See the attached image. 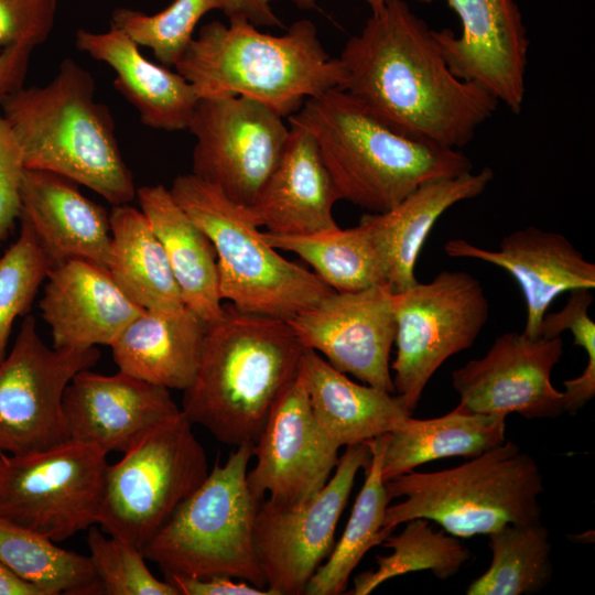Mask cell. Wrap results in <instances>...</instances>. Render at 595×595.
<instances>
[{
	"label": "cell",
	"instance_id": "6da1fadb",
	"mask_svg": "<svg viewBox=\"0 0 595 595\" xmlns=\"http://www.w3.org/2000/svg\"><path fill=\"white\" fill-rule=\"evenodd\" d=\"M338 61V87L396 132L457 149L496 111L498 101L456 77L434 30L404 0H382Z\"/></svg>",
	"mask_w": 595,
	"mask_h": 595
},
{
	"label": "cell",
	"instance_id": "7a4b0ae2",
	"mask_svg": "<svg viewBox=\"0 0 595 595\" xmlns=\"http://www.w3.org/2000/svg\"><path fill=\"white\" fill-rule=\"evenodd\" d=\"M304 350L288 321L224 304L220 317L207 323L181 410L224 444H255Z\"/></svg>",
	"mask_w": 595,
	"mask_h": 595
},
{
	"label": "cell",
	"instance_id": "3957f363",
	"mask_svg": "<svg viewBox=\"0 0 595 595\" xmlns=\"http://www.w3.org/2000/svg\"><path fill=\"white\" fill-rule=\"evenodd\" d=\"M288 120L313 136L340 199L371 213L391 209L425 182L473 167L457 149L396 132L337 87L307 98Z\"/></svg>",
	"mask_w": 595,
	"mask_h": 595
},
{
	"label": "cell",
	"instance_id": "277c9868",
	"mask_svg": "<svg viewBox=\"0 0 595 595\" xmlns=\"http://www.w3.org/2000/svg\"><path fill=\"white\" fill-rule=\"evenodd\" d=\"M174 67L199 98L245 96L283 118L298 112L307 98L338 88L344 75L307 19L295 21L281 35L260 32L242 18L229 19L228 25L212 21L199 29Z\"/></svg>",
	"mask_w": 595,
	"mask_h": 595
},
{
	"label": "cell",
	"instance_id": "5b68a950",
	"mask_svg": "<svg viewBox=\"0 0 595 595\" xmlns=\"http://www.w3.org/2000/svg\"><path fill=\"white\" fill-rule=\"evenodd\" d=\"M91 74L65 58L44 86L21 87L1 110L22 148L26 169L48 171L93 190L113 205L137 188L110 110L95 97Z\"/></svg>",
	"mask_w": 595,
	"mask_h": 595
},
{
	"label": "cell",
	"instance_id": "8992f818",
	"mask_svg": "<svg viewBox=\"0 0 595 595\" xmlns=\"http://www.w3.org/2000/svg\"><path fill=\"white\" fill-rule=\"evenodd\" d=\"M391 500L383 527L415 518L439 523L457 538L489 534L506 524L541 522L543 476L536 459L505 441L456 467L411 470L386 482Z\"/></svg>",
	"mask_w": 595,
	"mask_h": 595
},
{
	"label": "cell",
	"instance_id": "52a82bcc",
	"mask_svg": "<svg viewBox=\"0 0 595 595\" xmlns=\"http://www.w3.org/2000/svg\"><path fill=\"white\" fill-rule=\"evenodd\" d=\"M252 443L216 461L188 496L143 547L145 559L164 574L194 578L224 576L268 589L253 539L260 500L247 482Z\"/></svg>",
	"mask_w": 595,
	"mask_h": 595
},
{
	"label": "cell",
	"instance_id": "ba28073f",
	"mask_svg": "<svg viewBox=\"0 0 595 595\" xmlns=\"http://www.w3.org/2000/svg\"><path fill=\"white\" fill-rule=\"evenodd\" d=\"M170 192L210 239L220 296L239 311L289 321L334 291L282 257L263 239L247 207L218 187L191 172L175 177Z\"/></svg>",
	"mask_w": 595,
	"mask_h": 595
},
{
	"label": "cell",
	"instance_id": "9c48e42d",
	"mask_svg": "<svg viewBox=\"0 0 595 595\" xmlns=\"http://www.w3.org/2000/svg\"><path fill=\"white\" fill-rule=\"evenodd\" d=\"M193 423L180 410L147 430L107 465L97 523L142 551L174 510L207 478Z\"/></svg>",
	"mask_w": 595,
	"mask_h": 595
},
{
	"label": "cell",
	"instance_id": "30bf717a",
	"mask_svg": "<svg viewBox=\"0 0 595 595\" xmlns=\"http://www.w3.org/2000/svg\"><path fill=\"white\" fill-rule=\"evenodd\" d=\"M107 452L68 439L25 454H0V517L62 542L97 523Z\"/></svg>",
	"mask_w": 595,
	"mask_h": 595
},
{
	"label": "cell",
	"instance_id": "8fae6325",
	"mask_svg": "<svg viewBox=\"0 0 595 595\" xmlns=\"http://www.w3.org/2000/svg\"><path fill=\"white\" fill-rule=\"evenodd\" d=\"M397 355L394 391L409 413L436 370L473 346L489 315L479 281L464 271H442L428 283L392 294Z\"/></svg>",
	"mask_w": 595,
	"mask_h": 595
},
{
	"label": "cell",
	"instance_id": "7c38bea8",
	"mask_svg": "<svg viewBox=\"0 0 595 595\" xmlns=\"http://www.w3.org/2000/svg\"><path fill=\"white\" fill-rule=\"evenodd\" d=\"M370 459L368 443L346 446L333 476L312 496L296 501L262 499L253 539L267 588L273 595H302L334 548L338 519L356 475Z\"/></svg>",
	"mask_w": 595,
	"mask_h": 595
},
{
	"label": "cell",
	"instance_id": "4fadbf2b",
	"mask_svg": "<svg viewBox=\"0 0 595 595\" xmlns=\"http://www.w3.org/2000/svg\"><path fill=\"white\" fill-rule=\"evenodd\" d=\"M100 358L97 347L50 348L25 315L0 363V454H25L68 440L63 396L73 377Z\"/></svg>",
	"mask_w": 595,
	"mask_h": 595
},
{
	"label": "cell",
	"instance_id": "5bb4252c",
	"mask_svg": "<svg viewBox=\"0 0 595 595\" xmlns=\"http://www.w3.org/2000/svg\"><path fill=\"white\" fill-rule=\"evenodd\" d=\"M192 173L250 207L277 166L289 137L283 117L245 96L199 98L188 128Z\"/></svg>",
	"mask_w": 595,
	"mask_h": 595
},
{
	"label": "cell",
	"instance_id": "9a60e30c",
	"mask_svg": "<svg viewBox=\"0 0 595 595\" xmlns=\"http://www.w3.org/2000/svg\"><path fill=\"white\" fill-rule=\"evenodd\" d=\"M388 285L333 291L288 322L305 348L325 356L337 370L393 393L390 353L397 323Z\"/></svg>",
	"mask_w": 595,
	"mask_h": 595
},
{
	"label": "cell",
	"instance_id": "2e32d148",
	"mask_svg": "<svg viewBox=\"0 0 595 595\" xmlns=\"http://www.w3.org/2000/svg\"><path fill=\"white\" fill-rule=\"evenodd\" d=\"M563 351L561 336L531 338L507 332L484 357L454 370L452 386L472 412L555 418L564 413L563 393L552 385L551 372Z\"/></svg>",
	"mask_w": 595,
	"mask_h": 595
},
{
	"label": "cell",
	"instance_id": "e0dca14e",
	"mask_svg": "<svg viewBox=\"0 0 595 595\" xmlns=\"http://www.w3.org/2000/svg\"><path fill=\"white\" fill-rule=\"evenodd\" d=\"M430 3L435 0H418ZM462 33L434 30L451 72L476 84L513 113L522 109L529 40L515 0H445Z\"/></svg>",
	"mask_w": 595,
	"mask_h": 595
},
{
	"label": "cell",
	"instance_id": "ac0fdd59",
	"mask_svg": "<svg viewBox=\"0 0 595 595\" xmlns=\"http://www.w3.org/2000/svg\"><path fill=\"white\" fill-rule=\"evenodd\" d=\"M338 450L317 423L298 370L253 444L257 463L247 472L249 488L260 501L266 494L279 501L307 498L332 476Z\"/></svg>",
	"mask_w": 595,
	"mask_h": 595
},
{
	"label": "cell",
	"instance_id": "d6986e66",
	"mask_svg": "<svg viewBox=\"0 0 595 595\" xmlns=\"http://www.w3.org/2000/svg\"><path fill=\"white\" fill-rule=\"evenodd\" d=\"M181 409L167 388L129 374L77 372L63 396L68 439L126 452L147 430Z\"/></svg>",
	"mask_w": 595,
	"mask_h": 595
},
{
	"label": "cell",
	"instance_id": "ffe728a7",
	"mask_svg": "<svg viewBox=\"0 0 595 595\" xmlns=\"http://www.w3.org/2000/svg\"><path fill=\"white\" fill-rule=\"evenodd\" d=\"M452 258H470L505 269L521 289L527 309L523 334L538 337L551 303L566 291L595 288V264L562 234L529 226L502 238L497 250L464 239L444 246Z\"/></svg>",
	"mask_w": 595,
	"mask_h": 595
},
{
	"label": "cell",
	"instance_id": "44dd1931",
	"mask_svg": "<svg viewBox=\"0 0 595 595\" xmlns=\"http://www.w3.org/2000/svg\"><path fill=\"white\" fill-rule=\"evenodd\" d=\"M39 302L54 348L110 346L144 309L116 283L107 268L74 259L53 268Z\"/></svg>",
	"mask_w": 595,
	"mask_h": 595
},
{
	"label": "cell",
	"instance_id": "7402d4cb",
	"mask_svg": "<svg viewBox=\"0 0 595 595\" xmlns=\"http://www.w3.org/2000/svg\"><path fill=\"white\" fill-rule=\"evenodd\" d=\"M19 220L31 227L52 269L74 259L108 269L112 250L109 213L82 194L77 183L26 169Z\"/></svg>",
	"mask_w": 595,
	"mask_h": 595
},
{
	"label": "cell",
	"instance_id": "603a6c76",
	"mask_svg": "<svg viewBox=\"0 0 595 595\" xmlns=\"http://www.w3.org/2000/svg\"><path fill=\"white\" fill-rule=\"evenodd\" d=\"M283 153L247 207L251 220L268 232L303 236L337 228L333 215L340 199L313 136L302 126L289 122Z\"/></svg>",
	"mask_w": 595,
	"mask_h": 595
},
{
	"label": "cell",
	"instance_id": "cb8c5ba5",
	"mask_svg": "<svg viewBox=\"0 0 595 595\" xmlns=\"http://www.w3.org/2000/svg\"><path fill=\"white\" fill-rule=\"evenodd\" d=\"M494 178L490 167L477 173L432 180L421 184L383 213L364 215L359 223L369 231L387 269L392 293L415 285V264L436 220L453 205L480 195Z\"/></svg>",
	"mask_w": 595,
	"mask_h": 595
},
{
	"label": "cell",
	"instance_id": "d4e9b609",
	"mask_svg": "<svg viewBox=\"0 0 595 595\" xmlns=\"http://www.w3.org/2000/svg\"><path fill=\"white\" fill-rule=\"evenodd\" d=\"M75 44L115 71L116 89L138 110L144 126L165 131L188 128L199 99L194 86L177 72L149 61L122 30L79 29Z\"/></svg>",
	"mask_w": 595,
	"mask_h": 595
},
{
	"label": "cell",
	"instance_id": "484cf974",
	"mask_svg": "<svg viewBox=\"0 0 595 595\" xmlns=\"http://www.w3.org/2000/svg\"><path fill=\"white\" fill-rule=\"evenodd\" d=\"M206 327L186 306L143 310L110 345L113 361L122 372L184 391L195 378Z\"/></svg>",
	"mask_w": 595,
	"mask_h": 595
},
{
	"label": "cell",
	"instance_id": "4316f807",
	"mask_svg": "<svg viewBox=\"0 0 595 595\" xmlns=\"http://www.w3.org/2000/svg\"><path fill=\"white\" fill-rule=\"evenodd\" d=\"M299 372L317 423L338 447L389 433L411 415L398 396L354 382L313 349L305 348Z\"/></svg>",
	"mask_w": 595,
	"mask_h": 595
},
{
	"label": "cell",
	"instance_id": "83f0119b",
	"mask_svg": "<svg viewBox=\"0 0 595 595\" xmlns=\"http://www.w3.org/2000/svg\"><path fill=\"white\" fill-rule=\"evenodd\" d=\"M136 197L165 250L185 306L206 323L219 318L224 304L210 239L163 185L141 186Z\"/></svg>",
	"mask_w": 595,
	"mask_h": 595
},
{
	"label": "cell",
	"instance_id": "f1b7e54d",
	"mask_svg": "<svg viewBox=\"0 0 595 595\" xmlns=\"http://www.w3.org/2000/svg\"><path fill=\"white\" fill-rule=\"evenodd\" d=\"M506 415L472 412L461 403L434 419L411 415L386 434L381 473L385 482L436 459L474 457L506 441Z\"/></svg>",
	"mask_w": 595,
	"mask_h": 595
},
{
	"label": "cell",
	"instance_id": "f546056e",
	"mask_svg": "<svg viewBox=\"0 0 595 595\" xmlns=\"http://www.w3.org/2000/svg\"><path fill=\"white\" fill-rule=\"evenodd\" d=\"M109 224L112 250L108 271L120 289L144 310L184 307L165 250L141 209L113 205Z\"/></svg>",
	"mask_w": 595,
	"mask_h": 595
},
{
	"label": "cell",
	"instance_id": "4dcf8cb0",
	"mask_svg": "<svg viewBox=\"0 0 595 595\" xmlns=\"http://www.w3.org/2000/svg\"><path fill=\"white\" fill-rule=\"evenodd\" d=\"M386 434L367 442L370 459L365 468L366 478L346 528L325 564H322L309 581L304 594L344 593L350 574L364 555L393 532L383 527L386 510L391 501L381 473Z\"/></svg>",
	"mask_w": 595,
	"mask_h": 595
},
{
	"label": "cell",
	"instance_id": "1f68e13d",
	"mask_svg": "<svg viewBox=\"0 0 595 595\" xmlns=\"http://www.w3.org/2000/svg\"><path fill=\"white\" fill-rule=\"evenodd\" d=\"M273 248L294 252L336 292L388 285L385 261L363 224L303 236L262 232Z\"/></svg>",
	"mask_w": 595,
	"mask_h": 595
},
{
	"label": "cell",
	"instance_id": "d6a6232c",
	"mask_svg": "<svg viewBox=\"0 0 595 595\" xmlns=\"http://www.w3.org/2000/svg\"><path fill=\"white\" fill-rule=\"evenodd\" d=\"M0 561L45 595H96L99 585L88 555L0 517Z\"/></svg>",
	"mask_w": 595,
	"mask_h": 595
},
{
	"label": "cell",
	"instance_id": "836d02e7",
	"mask_svg": "<svg viewBox=\"0 0 595 595\" xmlns=\"http://www.w3.org/2000/svg\"><path fill=\"white\" fill-rule=\"evenodd\" d=\"M487 536L491 562L467 595H531L547 587L553 573L552 544L542 522L506 524Z\"/></svg>",
	"mask_w": 595,
	"mask_h": 595
},
{
	"label": "cell",
	"instance_id": "e575fe53",
	"mask_svg": "<svg viewBox=\"0 0 595 595\" xmlns=\"http://www.w3.org/2000/svg\"><path fill=\"white\" fill-rule=\"evenodd\" d=\"M404 523L400 533H391L381 543L392 552L376 558V570L355 576L350 594L367 595L383 582L411 572L430 571L447 580L470 559V551L457 537L434 530L429 520L415 518Z\"/></svg>",
	"mask_w": 595,
	"mask_h": 595
},
{
	"label": "cell",
	"instance_id": "d590c367",
	"mask_svg": "<svg viewBox=\"0 0 595 595\" xmlns=\"http://www.w3.org/2000/svg\"><path fill=\"white\" fill-rule=\"evenodd\" d=\"M224 0H173L154 14L118 8L111 26L122 30L139 46L150 48L164 66H174L193 40L198 21L212 10H223Z\"/></svg>",
	"mask_w": 595,
	"mask_h": 595
},
{
	"label": "cell",
	"instance_id": "8d00e7d4",
	"mask_svg": "<svg viewBox=\"0 0 595 595\" xmlns=\"http://www.w3.org/2000/svg\"><path fill=\"white\" fill-rule=\"evenodd\" d=\"M20 223L19 237L0 256V363L15 320L28 315L52 269L31 227Z\"/></svg>",
	"mask_w": 595,
	"mask_h": 595
},
{
	"label": "cell",
	"instance_id": "74e56055",
	"mask_svg": "<svg viewBox=\"0 0 595 595\" xmlns=\"http://www.w3.org/2000/svg\"><path fill=\"white\" fill-rule=\"evenodd\" d=\"M87 544L100 594L105 595H178L167 581L156 578L145 564L141 550L106 537L94 524L88 529Z\"/></svg>",
	"mask_w": 595,
	"mask_h": 595
},
{
	"label": "cell",
	"instance_id": "f35d334b",
	"mask_svg": "<svg viewBox=\"0 0 595 595\" xmlns=\"http://www.w3.org/2000/svg\"><path fill=\"white\" fill-rule=\"evenodd\" d=\"M56 11L57 0H0V52L46 42Z\"/></svg>",
	"mask_w": 595,
	"mask_h": 595
},
{
	"label": "cell",
	"instance_id": "ab89813d",
	"mask_svg": "<svg viewBox=\"0 0 595 595\" xmlns=\"http://www.w3.org/2000/svg\"><path fill=\"white\" fill-rule=\"evenodd\" d=\"M25 170L22 148L0 106V242L10 236L19 219Z\"/></svg>",
	"mask_w": 595,
	"mask_h": 595
},
{
	"label": "cell",
	"instance_id": "60d3db41",
	"mask_svg": "<svg viewBox=\"0 0 595 595\" xmlns=\"http://www.w3.org/2000/svg\"><path fill=\"white\" fill-rule=\"evenodd\" d=\"M592 301L593 296L587 289L571 291L563 309L544 314L538 337L552 338L560 336L563 331H570L574 344L586 351L587 360H595V323L588 314Z\"/></svg>",
	"mask_w": 595,
	"mask_h": 595
},
{
	"label": "cell",
	"instance_id": "b9f144b4",
	"mask_svg": "<svg viewBox=\"0 0 595 595\" xmlns=\"http://www.w3.org/2000/svg\"><path fill=\"white\" fill-rule=\"evenodd\" d=\"M165 581L177 589L178 595H273L269 589L224 576L194 578L165 574Z\"/></svg>",
	"mask_w": 595,
	"mask_h": 595
},
{
	"label": "cell",
	"instance_id": "7bdbcfd3",
	"mask_svg": "<svg viewBox=\"0 0 595 595\" xmlns=\"http://www.w3.org/2000/svg\"><path fill=\"white\" fill-rule=\"evenodd\" d=\"M272 0H224L223 12L228 19L242 18L256 26H280L283 24L274 13ZM299 8L311 9V0H292Z\"/></svg>",
	"mask_w": 595,
	"mask_h": 595
},
{
	"label": "cell",
	"instance_id": "ee69618b",
	"mask_svg": "<svg viewBox=\"0 0 595 595\" xmlns=\"http://www.w3.org/2000/svg\"><path fill=\"white\" fill-rule=\"evenodd\" d=\"M33 48L9 47L0 52V106L12 93L23 87Z\"/></svg>",
	"mask_w": 595,
	"mask_h": 595
},
{
	"label": "cell",
	"instance_id": "f6af8a7d",
	"mask_svg": "<svg viewBox=\"0 0 595 595\" xmlns=\"http://www.w3.org/2000/svg\"><path fill=\"white\" fill-rule=\"evenodd\" d=\"M0 595H45V593L0 561Z\"/></svg>",
	"mask_w": 595,
	"mask_h": 595
},
{
	"label": "cell",
	"instance_id": "bcb514c9",
	"mask_svg": "<svg viewBox=\"0 0 595 595\" xmlns=\"http://www.w3.org/2000/svg\"><path fill=\"white\" fill-rule=\"evenodd\" d=\"M311 2H312L314 6H316V0H311Z\"/></svg>",
	"mask_w": 595,
	"mask_h": 595
},
{
	"label": "cell",
	"instance_id": "7dc6e473",
	"mask_svg": "<svg viewBox=\"0 0 595 595\" xmlns=\"http://www.w3.org/2000/svg\"><path fill=\"white\" fill-rule=\"evenodd\" d=\"M369 1H377V0H369Z\"/></svg>",
	"mask_w": 595,
	"mask_h": 595
}]
</instances>
